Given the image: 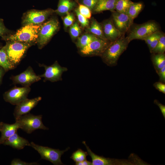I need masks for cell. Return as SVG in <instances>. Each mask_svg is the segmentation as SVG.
Segmentation results:
<instances>
[{
  "instance_id": "obj_1",
  "label": "cell",
  "mask_w": 165,
  "mask_h": 165,
  "mask_svg": "<svg viewBox=\"0 0 165 165\" xmlns=\"http://www.w3.org/2000/svg\"><path fill=\"white\" fill-rule=\"evenodd\" d=\"M125 35L112 42L101 55L104 62L110 66H116L120 55L130 42Z\"/></svg>"
},
{
  "instance_id": "obj_2",
  "label": "cell",
  "mask_w": 165,
  "mask_h": 165,
  "mask_svg": "<svg viewBox=\"0 0 165 165\" xmlns=\"http://www.w3.org/2000/svg\"><path fill=\"white\" fill-rule=\"evenodd\" d=\"M41 24L25 25L15 33L9 35H6L2 37L7 41H18L33 45L37 42Z\"/></svg>"
},
{
  "instance_id": "obj_3",
  "label": "cell",
  "mask_w": 165,
  "mask_h": 165,
  "mask_svg": "<svg viewBox=\"0 0 165 165\" xmlns=\"http://www.w3.org/2000/svg\"><path fill=\"white\" fill-rule=\"evenodd\" d=\"M32 44L18 41H8L5 47L9 60L14 68L21 61Z\"/></svg>"
},
{
  "instance_id": "obj_4",
  "label": "cell",
  "mask_w": 165,
  "mask_h": 165,
  "mask_svg": "<svg viewBox=\"0 0 165 165\" xmlns=\"http://www.w3.org/2000/svg\"><path fill=\"white\" fill-rule=\"evenodd\" d=\"M160 29L158 24L153 21H148L141 24L133 23L126 37L130 42L136 39L142 40L145 37L160 31Z\"/></svg>"
},
{
  "instance_id": "obj_5",
  "label": "cell",
  "mask_w": 165,
  "mask_h": 165,
  "mask_svg": "<svg viewBox=\"0 0 165 165\" xmlns=\"http://www.w3.org/2000/svg\"><path fill=\"white\" fill-rule=\"evenodd\" d=\"M42 115H34L27 113L16 118V122L19 128L28 134H31L37 129L48 130L42 121Z\"/></svg>"
},
{
  "instance_id": "obj_6",
  "label": "cell",
  "mask_w": 165,
  "mask_h": 165,
  "mask_svg": "<svg viewBox=\"0 0 165 165\" xmlns=\"http://www.w3.org/2000/svg\"><path fill=\"white\" fill-rule=\"evenodd\" d=\"M59 27L58 21L54 18L41 24L36 42L39 49H42L47 43Z\"/></svg>"
},
{
  "instance_id": "obj_7",
  "label": "cell",
  "mask_w": 165,
  "mask_h": 165,
  "mask_svg": "<svg viewBox=\"0 0 165 165\" xmlns=\"http://www.w3.org/2000/svg\"><path fill=\"white\" fill-rule=\"evenodd\" d=\"M28 146L36 150L40 155L42 159L49 161L55 165L64 164L61 160V156L70 148L68 147L65 150H60L39 145L32 142L29 143Z\"/></svg>"
},
{
  "instance_id": "obj_8",
  "label": "cell",
  "mask_w": 165,
  "mask_h": 165,
  "mask_svg": "<svg viewBox=\"0 0 165 165\" xmlns=\"http://www.w3.org/2000/svg\"><path fill=\"white\" fill-rule=\"evenodd\" d=\"M112 42L97 37L87 45L79 49V53L85 56H101Z\"/></svg>"
},
{
  "instance_id": "obj_9",
  "label": "cell",
  "mask_w": 165,
  "mask_h": 165,
  "mask_svg": "<svg viewBox=\"0 0 165 165\" xmlns=\"http://www.w3.org/2000/svg\"><path fill=\"white\" fill-rule=\"evenodd\" d=\"M39 66L43 67L45 69L43 74L39 75L41 78H43V81H49L52 82L62 80V75L64 72L67 71L66 67L61 66L56 61L52 65L47 66L44 64H39Z\"/></svg>"
},
{
  "instance_id": "obj_10",
  "label": "cell",
  "mask_w": 165,
  "mask_h": 165,
  "mask_svg": "<svg viewBox=\"0 0 165 165\" xmlns=\"http://www.w3.org/2000/svg\"><path fill=\"white\" fill-rule=\"evenodd\" d=\"M31 90L30 86H15L5 92L3 97L6 101L16 105L27 98Z\"/></svg>"
},
{
  "instance_id": "obj_11",
  "label": "cell",
  "mask_w": 165,
  "mask_h": 165,
  "mask_svg": "<svg viewBox=\"0 0 165 165\" xmlns=\"http://www.w3.org/2000/svg\"><path fill=\"white\" fill-rule=\"evenodd\" d=\"M51 9L43 10H32L28 12L24 17L23 24H41L53 12Z\"/></svg>"
},
{
  "instance_id": "obj_12",
  "label": "cell",
  "mask_w": 165,
  "mask_h": 165,
  "mask_svg": "<svg viewBox=\"0 0 165 165\" xmlns=\"http://www.w3.org/2000/svg\"><path fill=\"white\" fill-rule=\"evenodd\" d=\"M11 79L14 84H20L23 86H30L33 83L40 80L41 78L35 74L31 66H29L20 74L12 76Z\"/></svg>"
},
{
  "instance_id": "obj_13",
  "label": "cell",
  "mask_w": 165,
  "mask_h": 165,
  "mask_svg": "<svg viewBox=\"0 0 165 165\" xmlns=\"http://www.w3.org/2000/svg\"><path fill=\"white\" fill-rule=\"evenodd\" d=\"M82 143L86 148L88 155L91 158L92 165H130L132 164L127 160L105 158L97 155L92 151L86 145L85 141H83Z\"/></svg>"
},
{
  "instance_id": "obj_14",
  "label": "cell",
  "mask_w": 165,
  "mask_h": 165,
  "mask_svg": "<svg viewBox=\"0 0 165 165\" xmlns=\"http://www.w3.org/2000/svg\"><path fill=\"white\" fill-rule=\"evenodd\" d=\"M111 19L115 27L123 35L129 31L132 24L127 14L116 11L112 12Z\"/></svg>"
},
{
  "instance_id": "obj_15",
  "label": "cell",
  "mask_w": 165,
  "mask_h": 165,
  "mask_svg": "<svg viewBox=\"0 0 165 165\" xmlns=\"http://www.w3.org/2000/svg\"><path fill=\"white\" fill-rule=\"evenodd\" d=\"M42 97H38L31 99L27 98L16 105L14 111L15 118L27 114L41 100Z\"/></svg>"
},
{
  "instance_id": "obj_16",
  "label": "cell",
  "mask_w": 165,
  "mask_h": 165,
  "mask_svg": "<svg viewBox=\"0 0 165 165\" xmlns=\"http://www.w3.org/2000/svg\"><path fill=\"white\" fill-rule=\"evenodd\" d=\"M104 35L106 39L113 42L123 35L115 26L111 19H107L101 24Z\"/></svg>"
},
{
  "instance_id": "obj_17",
  "label": "cell",
  "mask_w": 165,
  "mask_h": 165,
  "mask_svg": "<svg viewBox=\"0 0 165 165\" xmlns=\"http://www.w3.org/2000/svg\"><path fill=\"white\" fill-rule=\"evenodd\" d=\"M1 123L0 131L1 136L0 138V145L3 144L7 139L17 132V130L20 129L18 124L16 122L13 124Z\"/></svg>"
},
{
  "instance_id": "obj_18",
  "label": "cell",
  "mask_w": 165,
  "mask_h": 165,
  "mask_svg": "<svg viewBox=\"0 0 165 165\" xmlns=\"http://www.w3.org/2000/svg\"><path fill=\"white\" fill-rule=\"evenodd\" d=\"M29 144L27 140L19 136L17 132L7 139L3 144L17 149H21Z\"/></svg>"
},
{
  "instance_id": "obj_19",
  "label": "cell",
  "mask_w": 165,
  "mask_h": 165,
  "mask_svg": "<svg viewBox=\"0 0 165 165\" xmlns=\"http://www.w3.org/2000/svg\"><path fill=\"white\" fill-rule=\"evenodd\" d=\"M117 0H98L93 11L99 13L105 10L112 12L115 11V5Z\"/></svg>"
},
{
  "instance_id": "obj_20",
  "label": "cell",
  "mask_w": 165,
  "mask_h": 165,
  "mask_svg": "<svg viewBox=\"0 0 165 165\" xmlns=\"http://www.w3.org/2000/svg\"><path fill=\"white\" fill-rule=\"evenodd\" d=\"M75 6V2L71 0H59L57 9L55 12L60 15L67 14Z\"/></svg>"
},
{
  "instance_id": "obj_21",
  "label": "cell",
  "mask_w": 165,
  "mask_h": 165,
  "mask_svg": "<svg viewBox=\"0 0 165 165\" xmlns=\"http://www.w3.org/2000/svg\"><path fill=\"white\" fill-rule=\"evenodd\" d=\"M143 7V3L141 2H131L127 14L132 24L133 23L134 20L137 17L142 9Z\"/></svg>"
},
{
  "instance_id": "obj_22",
  "label": "cell",
  "mask_w": 165,
  "mask_h": 165,
  "mask_svg": "<svg viewBox=\"0 0 165 165\" xmlns=\"http://www.w3.org/2000/svg\"><path fill=\"white\" fill-rule=\"evenodd\" d=\"M88 31L97 37L106 39L104 35L101 24L98 22L94 18L92 19Z\"/></svg>"
},
{
  "instance_id": "obj_23",
  "label": "cell",
  "mask_w": 165,
  "mask_h": 165,
  "mask_svg": "<svg viewBox=\"0 0 165 165\" xmlns=\"http://www.w3.org/2000/svg\"><path fill=\"white\" fill-rule=\"evenodd\" d=\"M151 60L157 73L165 66V54L152 53Z\"/></svg>"
},
{
  "instance_id": "obj_24",
  "label": "cell",
  "mask_w": 165,
  "mask_h": 165,
  "mask_svg": "<svg viewBox=\"0 0 165 165\" xmlns=\"http://www.w3.org/2000/svg\"><path fill=\"white\" fill-rule=\"evenodd\" d=\"M0 66L6 71L14 68L9 60L5 46L0 50Z\"/></svg>"
},
{
  "instance_id": "obj_25",
  "label": "cell",
  "mask_w": 165,
  "mask_h": 165,
  "mask_svg": "<svg viewBox=\"0 0 165 165\" xmlns=\"http://www.w3.org/2000/svg\"><path fill=\"white\" fill-rule=\"evenodd\" d=\"M97 37L92 34H84L79 38L76 43V46L79 49H81L90 43Z\"/></svg>"
},
{
  "instance_id": "obj_26",
  "label": "cell",
  "mask_w": 165,
  "mask_h": 165,
  "mask_svg": "<svg viewBox=\"0 0 165 165\" xmlns=\"http://www.w3.org/2000/svg\"><path fill=\"white\" fill-rule=\"evenodd\" d=\"M132 1L130 0H117L115 6V11L127 14Z\"/></svg>"
},
{
  "instance_id": "obj_27",
  "label": "cell",
  "mask_w": 165,
  "mask_h": 165,
  "mask_svg": "<svg viewBox=\"0 0 165 165\" xmlns=\"http://www.w3.org/2000/svg\"><path fill=\"white\" fill-rule=\"evenodd\" d=\"M88 155L87 152L79 148L72 153L70 158L76 163L86 160Z\"/></svg>"
},
{
  "instance_id": "obj_28",
  "label": "cell",
  "mask_w": 165,
  "mask_h": 165,
  "mask_svg": "<svg viewBox=\"0 0 165 165\" xmlns=\"http://www.w3.org/2000/svg\"><path fill=\"white\" fill-rule=\"evenodd\" d=\"M165 51V35L163 33L160 38L158 42L151 53L154 54L164 53Z\"/></svg>"
},
{
  "instance_id": "obj_29",
  "label": "cell",
  "mask_w": 165,
  "mask_h": 165,
  "mask_svg": "<svg viewBox=\"0 0 165 165\" xmlns=\"http://www.w3.org/2000/svg\"><path fill=\"white\" fill-rule=\"evenodd\" d=\"M80 28L77 22L73 24L70 27L69 32L72 38L75 39L78 37L81 33Z\"/></svg>"
},
{
  "instance_id": "obj_30",
  "label": "cell",
  "mask_w": 165,
  "mask_h": 165,
  "mask_svg": "<svg viewBox=\"0 0 165 165\" xmlns=\"http://www.w3.org/2000/svg\"><path fill=\"white\" fill-rule=\"evenodd\" d=\"M77 9L79 12L87 19H89L91 17V10L86 6L82 4L79 5Z\"/></svg>"
},
{
  "instance_id": "obj_31",
  "label": "cell",
  "mask_w": 165,
  "mask_h": 165,
  "mask_svg": "<svg viewBox=\"0 0 165 165\" xmlns=\"http://www.w3.org/2000/svg\"><path fill=\"white\" fill-rule=\"evenodd\" d=\"M78 20L81 25L83 27H86L89 24L88 19L82 15L79 11L77 8L75 10Z\"/></svg>"
},
{
  "instance_id": "obj_32",
  "label": "cell",
  "mask_w": 165,
  "mask_h": 165,
  "mask_svg": "<svg viewBox=\"0 0 165 165\" xmlns=\"http://www.w3.org/2000/svg\"><path fill=\"white\" fill-rule=\"evenodd\" d=\"M63 18V23L65 28L71 26L74 21V16L73 14L69 13L66 14Z\"/></svg>"
},
{
  "instance_id": "obj_33",
  "label": "cell",
  "mask_w": 165,
  "mask_h": 165,
  "mask_svg": "<svg viewBox=\"0 0 165 165\" xmlns=\"http://www.w3.org/2000/svg\"><path fill=\"white\" fill-rule=\"evenodd\" d=\"M163 33L160 31L156 32L155 36L150 45L148 46L149 51L151 53L152 51L155 48L158 44L160 38Z\"/></svg>"
},
{
  "instance_id": "obj_34",
  "label": "cell",
  "mask_w": 165,
  "mask_h": 165,
  "mask_svg": "<svg viewBox=\"0 0 165 165\" xmlns=\"http://www.w3.org/2000/svg\"><path fill=\"white\" fill-rule=\"evenodd\" d=\"M98 0H80L81 3L91 10H93L97 4Z\"/></svg>"
},
{
  "instance_id": "obj_35",
  "label": "cell",
  "mask_w": 165,
  "mask_h": 165,
  "mask_svg": "<svg viewBox=\"0 0 165 165\" xmlns=\"http://www.w3.org/2000/svg\"><path fill=\"white\" fill-rule=\"evenodd\" d=\"M10 164L11 165H36L38 164L36 162L28 163L22 161L19 159H15L11 161Z\"/></svg>"
},
{
  "instance_id": "obj_36",
  "label": "cell",
  "mask_w": 165,
  "mask_h": 165,
  "mask_svg": "<svg viewBox=\"0 0 165 165\" xmlns=\"http://www.w3.org/2000/svg\"><path fill=\"white\" fill-rule=\"evenodd\" d=\"M155 87L160 92L165 94V84L161 82H156L153 84Z\"/></svg>"
},
{
  "instance_id": "obj_37",
  "label": "cell",
  "mask_w": 165,
  "mask_h": 165,
  "mask_svg": "<svg viewBox=\"0 0 165 165\" xmlns=\"http://www.w3.org/2000/svg\"><path fill=\"white\" fill-rule=\"evenodd\" d=\"M8 30L4 25L3 20L0 19V36L2 37L8 33Z\"/></svg>"
},
{
  "instance_id": "obj_38",
  "label": "cell",
  "mask_w": 165,
  "mask_h": 165,
  "mask_svg": "<svg viewBox=\"0 0 165 165\" xmlns=\"http://www.w3.org/2000/svg\"><path fill=\"white\" fill-rule=\"evenodd\" d=\"M159 76L160 82H165V66L162 68L157 73Z\"/></svg>"
},
{
  "instance_id": "obj_39",
  "label": "cell",
  "mask_w": 165,
  "mask_h": 165,
  "mask_svg": "<svg viewBox=\"0 0 165 165\" xmlns=\"http://www.w3.org/2000/svg\"><path fill=\"white\" fill-rule=\"evenodd\" d=\"M156 32L145 37L142 39V40H144L145 41L148 46L150 45L153 39L155 36Z\"/></svg>"
},
{
  "instance_id": "obj_40",
  "label": "cell",
  "mask_w": 165,
  "mask_h": 165,
  "mask_svg": "<svg viewBox=\"0 0 165 165\" xmlns=\"http://www.w3.org/2000/svg\"><path fill=\"white\" fill-rule=\"evenodd\" d=\"M154 103L157 105L159 107L161 112L164 117L165 118V106L160 103L157 100H155L154 101Z\"/></svg>"
},
{
  "instance_id": "obj_41",
  "label": "cell",
  "mask_w": 165,
  "mask_h": 165,
  "mask_svg": "<svg viewBox=\"0 0 165 165\" xmlns=\"http://www.w3.org/2000/svg\"><path fill=\"white\" fill-rule=\"evenodd\" d=\"M75 165H92V162L86 160H85L82 162L76 163Z\"/></svg>"
},
{
  "instance_id": "obj_42",
  "label": "cell",
  "mask_w": 165,
  "mask_h": 165,
  "mask_svg": "<svg viewBox=\"0 0 165 165\" xmlns=\"http://www.w3.org/2000/svg\"><path fill=\"white\" fill-rule=\"evenodd\" d=\"M4 71H5V70L0 66V84L1 82L3 75Z\"/></svg>"
},
{
  "instance_id": "obj_43",
  "label": "cell",
  "mask_w": 165,
  "mask_h": 165,
  "mask_svg": "<svg viewBox=\"0 0 165 165\" xmlns=\"http://www.w3.org/2000/svg\"><path fill=\"white\" fill-rule=\"evenodd\" d=\"M1 123L0 122V128L1 126Z\"/></svg>"
},
{
  "instance_id": "obj_44",
  "label": "cell",
  "mask_w": 165,
  "mask_h": 165,
  "mask_svg": "<svg viewBox=\"0 0 165 165\" xmlns=\"http://www.w3.org/2000/svg\"><path fill=\"white\" fill-rule=\"evenodd\" d=\"M2 48L1 47V46L0 45V50Z\"/></svg>"
}]
</instances>
